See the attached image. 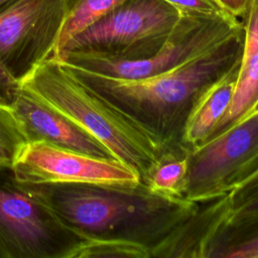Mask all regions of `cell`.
I'll return each instance as SVG.
<instances>
[{"instance_id": "10", "label": "cell", "mask_w": 258, "mask_h": 258, "mask_svg": "<svg viewBox=\"0 0 258 258\" xmlns=\"http://www.w3.org/2000/svg\"><path fill=\"white\" fill-rule=\"evenodd\" d=\"M11 109L27 143L42 141L94 157L116 160L98 139L22 85Z\"/></svg>"}, {"instance_id": "19", "label": "cell", "mask_w": 258, "mask_h": 258, "mask_svg": "<svg viewBox=\"0 0 258 258\" xmlns=\"http://www.w3.org/2000/svg\"><path fill=\"white\" fill-rule=\"evenodd\" d=\"M210 257L258 258V228L238 240L218 247Z\"/></svg>"}, {"instance_id": "14", "label": "cell", "mask_w": 258, "mask_h": 258, "mask_svg": "<svg viewBox=\"0 0 258 258\" xmlns=\"http://www.w3.org/2000/svg\"><path fill=\"white\" fill-rule=\"evenodd\" d=\"M66 20L60 32L56 56L67 42L76 34L94 23L123 0H62ZM53 56V57H54Z\"/></svg>"}, {"instance_id": "6", "label": "cell", "mask_w": 258, "mask_h": 258, "mask_svg": "<svg viewBox=\"0 0 258 258\" xmlns=\"http://www.w3.org/2000/svg\"><path fill=\"white\" fill-rule=\"evenodd\" d=\"M243 28L227 12L214 15H181L162 47L144 59H122L97 52L67 51L61 61L107 77L140 79L170 70L218 45Z\"/></svg>"}, {"instance_id": "7", "label": "cell", "mask_w": 258, "mask_h": 258, "mask_svg": "<svg viewBox=\"0 0 258 258\" xmlns=\"http://www.w3.org/2000/svg\"><path fill=\"white\" fill-rule=\"evenodd\" d=\"M66 20L62 0H8L0 5V61L21 84L55 55Z\"/></svg>"}, {"instance_id": "21", "label": "cell", "mask_w": 258, "mask_h": 258, "mask_svg": "<svg viewBox=\"0 0 258 258\" xmlns=\"http://www.w3.org/2000/svg\"><path fill=\"white\" fill-rule=\"evenodd\" d=\"M20 85L9 75L0 61V104L11 108L17 98Z\"/></svg>"}, {"instance_id": "3", "label": "cell", "mask_w": 258, "mask_h": 258, "mask_svg": "<svg viewBox=\"0 0 258 258\" xmlns=\"http://www.w3.org/2000/svg\"><path fill=\"white\" fill-rule=\"evenodd\" d=\"M21 85L88 131L117 161L136 170L144 185L162 156L172 149L88 87L56 57L42 61Z\"/></svg>"}, {"instance_id": "12", "label": "cell", "mask_w": 258, "mask_h": 258, "mask_svg": "<svg viewBox=\"0 0 258 258\" xmlns=\"http://www.w3.org/2000/svg\"><path fill=\"white\" fill-rule=\"evenodd\" d=\"M240 61L241 57L196 96L182 127V146L190 149L204 142L225 115L234 95Z\"/></svg>"}, {"instance_id": "11", "label": "cell", "mask_w": 258, "mask_h": 258, "mask_svg": "<svg viewBox=\"0 0 258 258\" xmlns=\"http://www.w3.org/2000/svg\"><path fill=\"white\" fill-rule=\"evenodd\" d=\"M257 228L258 178L234 194L222 196L213 201L211 217L201 241L203 257L222 236L225 243L216 248L238 240Z\"/></svg>"}, {"instance_id": "8", "label": "cell", "mask_w": 258, "mask_h": 258, "mask_svg": "<svg viewBox=\"0 0 258 258\" xmlns=\"http://www.w3.org/2000/svg\"><path fill=\"white\" fill-rule=\"evenodd\" d=\"M258 145V99L229 127L190 148L178 196L199 204L215 200L235 168Z\"/></svg>"}, {"instance_id": "5", "label": "cell", "mask_w": 258, "mask_h": 258, "mask_svg": "<svg viewBox=\"0 0 258 258\" xmlns=\"http://www.w3.org/2000/svg\"><path fill=\"white\" fill-rule=\"evenodd\" d=\"M180 17L165 0H123L72 37L57 55L88 51L130 60L148 58L162 47Z\"/></svg>"}, {"instance_id": "22", "label": "cell", "mask_w": 258, "mask_h": 258, "mask_svg": "<svg viewBox=\"0 0 258 258\" xmlns=\"http://www.w3.org/2000/svg\"><path fill=\"white\" fill-rule=\"evenodd\" d=\"M223 11L236 18H241L249 4L250 0H213Z\"/></svg>"}, {"instance_id": "15", "label": "cell", "mask_w": 258, "mask_h": 258, "mask_svg": "<svg viewBox=\"0 0 258 258\" xmlns=\"http://www.w3.org/2000/svg\"><path fill=\"white\" fill-rule=\"evenodd\" d=\"M188 150L179 145L166 152L151 173L147 188L156 194L179 197L177 191L187 170Z\"/></svg>"}, {"instance_id": "4", "label": "cell", "mask_w": 258, "mask_h": 258, "mask_svg": "<svg viewBox=\"0 0 258 258\" xmlns=\"http://www.w3.org/2000/svg\"><path fill=\"white\" fill-rule=\"evenodd\" d=\"M88 239L64 226L0 164V258H73Z\"/></svg>"}, {"instance_id": "13", "label": "cell", "mask_w": 258, "mask_h": 258, "mask_svg": "<svg viewBox=\"0 0 258 258\" xmlns=\"http://www.w3.org/2000/svg\"><path fill=\"white\" fill-rule=\"evenodd\" d=\"M240 19L244 28V46L234 95L227 112L207 139L229 127L258 99V0L249 1Z\"/></svg>"}, {"instance_id": "9", "label": "cell", "mask_w": 258, "mask_h": 258, "mask_svg": "<svg viewBox=\"0 0 258 258\" xmlns=\"http://www.w3.org/2000/svg\"><path fill=\"white\" fill-rule=\"evenodd\" d=\"M16 178L24 183L92 182L137 187L139 173L114 159H104L46 142H28L13 165Z\"/></svg>"}, {"instance_id": "1", "label": "cell", "mask_w": 258, "mask_h": 258, "mask_svg": "<svg viewBox=\"0 0 258 258\" xmlns=\"http://www.w3.org/2000/svg\"><path fill=\"white\" fill-rule=\"evenodd\" d=\"M69 229L88 240L123 238L152 248L199 208L180 197L92 182L24 183Z\"/></svg>"}, {"instance_id": "18", "label": "cell", "mask_w": 258, "mask_h": 258, "mask_svg": "<svg viewBox=\"0 0 258 258\" xmlns=\"http://www.w3.org/2000/svg\"><path fill=\"white\" fill-rule=\"evenodd\" d=\"M256 178H258V145L229 175L221 191L228 195L234 194Z\"/></svg>"}, {"instance_id": "17", "label": "cell", "mask_w": 258, "mask_h": 258, "mask_svg": "<svg viewBox=\"0 0 258 258\" xmlns=\"http://www.w3.org/2000/svg\"><path fill=\"white\" fill-rule=\"evenodd\" d=\"M26 144L27 139L12 109L0 104V164L12 166Z\"/></svg>"}, {"instance_id": "20", "label": "cell", "mask_w": 258, "mask_h": 258, "mask_svg": "<svg viewBox=\"0 0 258 258\" xmlns=\"http://www.w3.org/2000/svg\"><path fill=\"white\" fill-rule=\"evenodd\" d=\"M181 15H214L223 11L213 0H165Z\"/></svg>"}, {"instance_id": "16", "label": "cell", "mask_w": 258, "mask_h": 258, "mask_svg": "<svg viewBox=\"0 0 258 258\" xmlns=\"http://www.w3.org/2000/svg\"><path fill=\"white\" fill-rule=\"evenodd\" d=\"M102 257H151L148 245L123 238L87 240L76 251L73 258H102Z\"/></svg>"}, {"instance_id": "2", "label": "cell", "mask_w": 258, "mask_h": 258, "mask_svg": "<svg viewBox=\"0 0 258 258\" xmlns=\"http://www.w3.org/2000/svg\"><path fill=\"white\" fill-rule=\"evenodd\" d=\"M244 46V28L206 52L170 70L119 79L71 64V72L168 148L180 144L182 127L199 92L228 70Z\"/></svg>"}, {"instance_id": "23", "label": "cell", "mask_w": 258, "mask_h": 258, "mask_svg": "<svg viewBox=\"0 0 258 258\" xmlns=\"http://www.w3.org/2000/svg\"><path fill=\"white\" fill-rule=\"evenodd\" d=\"M6 1H8V0H0V5H2L3 3H5Z\"/></svg>"}]
</instances>
